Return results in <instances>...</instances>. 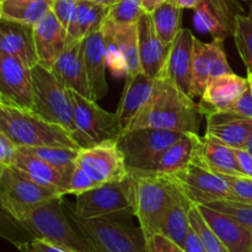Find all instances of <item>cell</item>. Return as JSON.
Listing matches in <instances>:
<instances>
[{
    "label": "cell",
    "mask_w": 252,
    "mask_h": 252,
    "mask_svg": "<svg viewBox=\"0 0 252 252\" xmlns=\"http://www.w3.org/2000/svg\"><path fill=\"white\" fill-rule=\"evenodd\" d=\"M202 116L198 103L167 79L157 78L154 91L127 130L159 128L179 133H199ZM126 130V132H127Z\"/></svg>",
    "instance_id": "6da1fadb"
},
{
    "label": "cell",
    "mask_w": 252,
    "mask_h": 252,
    "mask_svg": "<svg viewBox=\"0 0 252 252\" xmlns=\"http://www.w3.org/2000/svg\"><path fill=\"white\" fill-rule=\"evenodd\" d=\"M62 198L47 202L14 221L32 239H42L70 252H95L70 220Z\"/></svg>",
    "instance_id": "7a4b0ae2"
},
{
    "label": "cell",
    "mask_w": 252,
    "mask_h": 252,
    "mask_svg": "<svg viewBox=\"0 0 252 252\" xmlns=\"http://www.w3.org/2000/svg\"><path fill=\"white\" fill-rule=\"evenodd\" d=\"M0 132L5 133L17 147L78 148L70 133L62 126L46 121L32 111L20 110L0 103Z\"/></svg>",
    "instance_id": "3957f363"
},
{
    "label": "cell",
    "mask_w": 252,
    "mask_h": 252,
    "mask_svg": "<svg viewBox=\"0 0 252 252\" xmlns=\"http://www.w3.org/2000/svg\"><path fill=\"white\" fill-rule=\"evenodd\" d=\"M129 176L134 216L148 240L154 234L160 233L162 218L180 194V189L165 176L152 172L129 171Z\"/></svg>",
    "instance_id": "277c9868"
},
{
    "label": "cell",
    "mask_w": 252,
    "mask_h": 252,
    "mask_svg": "<svg viewBox=\"0 0 252 252\" xmlns=\"http://www.w3.org/2000/svg\"><path fill=\"white\" fill-rule=\"evenodd\" d=\"M66 213L90 243L95 252H147V239L142 228L108 218L84 219L65 206Z\"/></svg>",
    "instance_id": "5b68a950"
},
{
    "label": "cell",
    "mask_w": 252,
    "mask_h": 252,
    "mask_svg": "<svg viewBox=\"0 0 252 252\" xmlns=\"http://www.w3.org/2000/svg\"><path fill=\"white\" fill-rule=\"evenodd\" d=\"M33 80L34 105L32 112L46 121L65 128L75 139L74 107L70 90L57 78L51 69L37 64L31 69Z\"/></svg>",
    "instance_id": "8992f818"
},
{
    "label": "cell",
    "mask_w": 252,
    "mask_h": 252,
    "mask_svg": "<svg viewBox=\"0 0 252 252\" xmlns=\"http://www.w3.org/2000/svg\"><path fill=\"white\" fill-rule=\"evenodd\" d=\"M65 196L42 186L11 166H0V203L12 220H20L37 207Z\"/></svg>",
    "instance_id": "52a82bcc"
},
{
    "label": "cell",
    "mask_w": 252,
    "mask_h": 252,
    "mask_svg": "<svg viewBox=\"0 0 252 252\" xmlns=\"http://www.w3.org/2000/svg\"><path fill=\"white\" fill-rule=\"evenodd\" d=\"M185 133L159 128H137L123 132L117 144L125 155L128 171L148 172L158 158Z\"/></svg>",
    "instance_id": "ba28073f"
},
{
    "label": "cell",
    "mask_w": 252,
    "mask_h": 252,
    "mask_svg": "<svg viewBox=\"0 0 252 252\" xmlns=\"http://www.w3.org/2000/svg\"><path fill=\"white\" fill-rule=\"evenodd\" d=\"M74 107L75 142L80 148H89L107 140H117L122 134V128L116 113L101 108L96 101L84 97L70 90Z\"/></svg>",
    "instance_id": "9c48e42d"
},
{
    "label": "cell",
    "mask_w": 252,
    "mask_h": 252,
    "mask_svg": "<svg viewBox=\"0 0 252 252\" xmlns=\"http://www.w3.org/2000/svg\"><path fill=\"white\" fill-rule=\"evenodd\" d=\"M192 204H211L219 201L235 202L229 184L198 160L174 174L165 175Z\"/></svg>",
    "instance_id": "30bf717a"
},
{
    "label": "cell",
    "mask_w": 252,
    "mask_h": 252,
    "mask_svg": "<svg viewBox=\"0 0 252 252\" xmlns=\"http://www.w3.org/2000/svg\"><path fill=\"white\" fill-rule=\"evenodd\" d=\"M74 212L84 219L108 218L121 214H134L132 179L106 184L76 196Z\"/></svg>",
    "instance_id": "8fae6325"
},
{
    "label": "cell",
    "mask_w": 252,
    "mask_h": 252,
    "mask_svg": "<svg viewBox=\"0 0 252 252\" xmlns=\"http://www.w3.org/2000/svg\"><path fill=\"white\" fill-rule=\"evenodd\" d=\"M76 165L100 186L122 182L129 176L125 155L118 147L117 140H107L80 149Z\"/></svg>",
    "instance_id": "7c38bea8"
},
{
    "label": "cell",
    "mask_w": 252,
    "mask_h": 252,
    "mask_svg": "<svg viewBox=\"0 0 252 252\" xmlns=\"http://www.w3.org/2000/svg\"><path fill=\"white\" fill-rule=\"evenodd\" d=\"M0 103L25 111L34 105L31 69L5 53H0Z\"/></svg>",
    "instance_id": "4fadbf2b"
},
{
    "label": "cell",
    "mask_w": 252,
    "mask_h": 252,
    "mask_svg": "<svg viewBox=\"0 0 252 252\" xmlns=\"http://www.w3.org/2000/svg\"><path fill=\"white\" fill-rule=\"evenodd\" d=\"M224 38H213L211 43L196 37L192 64V98L201 97L207 84L216 76L234 73L224 52Z\"/></svg>",
    "instance_id": "5bb4252c"
},
{
    "label": "cell",
    "mask_w": 252,
    "mask_h": 252,
    "mask_svg": "<svg viewBox=\"0 0 252 252\" xmlns=\"http://www.w3.org/2000/svg\"><path fill=\"white\" fill-rule=\"evenodd\" d=\"M194 38L189 29H182L170 46L166 64L160 76L167 79L177 89L191 96L192 64H193Z\"/></svg>",
    "instance_id": "9a60e30c"
},
{
    "label": "cell",
    "mask_w": 252,
    "mask_h": 252,
    "mask_svg": "<svg viewBox=\"0 0 252 252\" xmlns=\"http://www.w3.org/2000/svg\"><path fill=\"white\" fill-rule=\"evenodd\" d=\"M196 19L213 38H224L234 33L236 17L244 15L243 0H201L194 9Z\"/></svg>",
    "instance_id": "2e32d148"
},
{
    "label": "cell",
    "mask_w": 252,
    "mask_h": 252,
    "mask_svg": "<svg viewBox=\"0 0 252 252\" xmlns=\"http://www.w3.org/2000/svg\"><path fill=\"white\" fill-rule=\"evenodd\" d=\"M250 85L248 76L235 73L223 74L211 79L199 100V110L203 116L221 111H229L235 101Z\"/></svg>",
    "instance_id": "e0dca14e"
},
{
    "label": "cell",
    "mask_w": 252,
    "mask_h": 252,
    "mask_svg": "<svg viewBox=\"0 0 252 252\" xmlns=\"http://www.w3.org/2000/svg\"><path fill=\"white\" fill-rule=\"evenodd\" d=\"M197 206V204H196ZM199 212L219 240L230 252H252V231L230 214L199 204Z\"/></svg>",
    "instance_id": "ac0fdd59"
},
{
    "label": "cell",
    "mask_w": 252,
    "mask_h": 252,
    "mask_svg": "<svg viewBox=\"0 0 252 252\" xmlns=\"http://www.w3.org/2000/svg\"><path fill=\"white\" fill-rule=\"evenodd\" d=\"M137 26L139 58L143 73L149 78H159L166 64L170 46H166L158 34L150 12H144L140 16Z\"/></svg>",
    "instance_id": "d6986e66"
},
{
    "label": "cell",
    "mask_w": 252,
    "mask_h": 252,
    "mask_svg": "<svg viewBox=\"0 0 252 252\" xmlns=\"http://www.w3.org/2000/svg\"><path fill=\"white\" fill-rule=\"evenodd\" d=\"M84 62L90 86L91 98L98 102L108 93V84L106 80L107 66V47L102 30L94 32L83 39Z\"/></svg>",
    "instance_id": "ffe728a7"
},
{
    "label": "cell",
    "mask_w": 252,
    "mask_h": 252,
    "mask_svg": "<svg viewBox=\"0 0 252 252\" xmlns=\"http://www.w3.org/2000/svg\"><path fill=\"white\" fill-rule=\"evenodd\" d=\"M65 27L59 22L56 15L48 11L33 26V39L39 64L51 69L57 59L66 48Z\"/></svg>",
    "instance_id": "44dd1931"
},
{
    "label": "cell",
    "mask_w": 252,
    "mask_h": 252,
    "mask_svg": "<svg viewBox=\"0 0 252 252\" xmlns=\"http://www.w3.org/2000/svg\"><path fill=\"white\" fill-rule=\"evenodd\" d=\"M155 83L157 79L149 78L144 73L128 74L116 112L122 132L129 128L140 110L147 105L153 95Z\"/></svg>",
    "instance_id": "7402d4cb"
},
{
    "label": "cell",
    "mask_w": 252,
    "mask_h": 252,
    "mask_svg": "<svg viewBox=\"0 0 252 252\" xmlns=\"http://www.w3.org/2000/svg\"><path fill=\"white\" fill-rule=\"evenodd\" d=\"M0 53L14 57L29 69L39 64L33 26L0 20Z\"/></svg>",
    "instance_id": "603a6c76"
},
{
    "label": "cell",
    "mask_w": 252,
    "mask_h": 252,
    "mask_svg": "<svg viewBox=\"0 0 252 252\" xmlns=\"http://www.w3.org/2000/svg\"><path fill=\"white\" fill-rule=\"evenodd\" d=\"M51 70L69 90L75 91L84 97L93 100L84 62L83 41L71 47H66Z\"/></svg>",
    "instance_id": "cb8c5ba5"
},
{
    "label": "cell",
    "mask_w": 252,
    "mask_h": 252,
    "mask_svg": "<svg viewBox=\"0 0 252 252\" xmlns=\"http://www.w3.org/2000/svg\"><path fill=\"white\" fill-rule=\"evenodd\" d=\"M206 118V135L216 138L235 149L246 147L252 132V120L226 111L209 113Z\"/></svg>",
    "instance_id": "d4e9b609"
},
{
    "label": "cell",
    "mask_w": 252,
    "mask_h": 252,
    "mask_svg": "<svg viewBox=\"0 0 252 252\" xmlns=\"http://www.w3.org/2000/svg\"><path fill=\"white\" fill-rule=\"evenodd\" d=\"M11 167H14L20 174L29 177L36 184L68 194V181L65 177L49 162L37 157L33 153L29 152L25 148L19 147L16 158H15Z\"/></svg>",
    "instance_id": "484cf974"
},
{
    "label": "cell",
    "mask_w": 252,
    "mask_h": 252,
    "mask_svg": "<svg viewBox=\"0 0 252 252\" xmlns=\"http://www.w3.org/2000/svg\"><path fill=\"white\" fill-rule=\"evenodd\" d=\"M201 144L199 134L185 133L158 158L153 169L148 172L165 176L189 166L198 157Z\"/></svg>",
    "instance_id": "4316f807"
},
{
    "label": "cell",
    "mask_w": 252,
    "mask_h": 252,
    "mask_svg": "<svg viewBox=\"0 0 252 252\" xmlns=\"http://www.w3.org/2000/svg\"><path fill=\"white\" fill-rule=\"evenodd\" d=\"M110 7L91 0H79L66 34V47H71L102 29Z\"/></svg>",
    "instance_id": "83f0119b"
},
{
    "label": "cell",
    "mask_w": 252,
    "mask_h": 252,
    "mask_svg": "<svg viewBox=\"0 0 252 252\" xmlns=\"http://www.w3.org/2000/svg\"><path fill=\"white\" fill-rule=\"evenodd\" d=\"M138 24V22H137ZM137 24L128 26L103 25L102 32L106 41L115 44L123 61L126 74L143 73L139 58V39Z\"/></svg>",
    "instance_id": "f1b7e54d"
},
{
    "label": "cell",
    "mask_w": 252,
    "mask_h": 252,
    "mask_svg": "<svg viewBox=\"0 0 252 252\" xmlns=\"http://www.w3.org/2000/svg\"><path fill=\"white\" fill-rule=\"evenodd\" d=\"M197 160L211 171L225 176H245L239 167L234 148L209 135L202 139Z\"/></svg>",
    "instance_id": "f546056e"
},
{
    "label": "cell",
    "mask_w": 252,
    "mask_h": 252,
    "mask_svg": "<svg viewBox=\"0 0 252 252\" xmlns=\"http://www.w3.org/2000/svg\"><path fill=\"white\" fill-rule=\"evenodd\" d=\"M193 204L182 194H180L175 199L174 203L170 206L167 212L162 218L160 233L176 243L181 248H184L189 231L191 229V219H189V211Z\"/></svg>",
    "instance_id": "4dcf8cb0"
},
{
    "label": "cell",
    "mask_w": 252,
    "mask_h": 252,
    "mask_svg": "<svg viewBox=\"0 0 252 252\" xmlns=\"http://www.w3.org/2000/svg\"><path fill=\"white\" fill-rule=\"evenodd\" d=\"M52 0H2L0 1V20L34 26L51 11Z\"/></svg>",
    "instance_id": "1f68e13d"
},
{
    "label": "cell",
    "mask_w": 252,
    "mask_h": 252,
    "mask_svg": "<svg viewBox=\"0 0 252 252\" xmlns=\"http://www.w3.org/2000/svg\"><path fill=\"white\" fill-rule=\"evenodd\" d=\"M152 19L161 41L166 46H171L182 30V9L175 6L171 2L165 1L152 12Z\"/></svg>",
    "instance_id": "d6a6232c"
},
{
    "label": "cell",
    "mask_w": 252,
    "mask_h": 252,
    "mask_svg": "<svg viewBox=\"0 0 252 252\" xmlns=\"http://www.w3.org/2000/svg\"><path fill=\"white\" fill-rule=\"evenodd\" d=\"M25 148V147H21ZM29 152L33 153L37 157L42 158L47 162L56 167L66 179L69 185L71 174L76 166V158L80 149L66 147H41V148H25Z\"/></svg>",
    "instance_id": "836d02e7"
},
{
    "label": "cell",
    "mask_w": 252,
    "mask_h": 252,
    "mask_svg": "<svg viewBox=\"0 0 252 252\" xmlns=\"http://www.w3.org/2000/svg\"><path fill=\"white\" fill-rule=\"evenodd\" d=\"M233 36L248 73H252V19L250 16L240 15L236 17Z\"/></svg>",
    "instance_id": "e575fe53"
},
{
    "label": "cell",
    "mask_w": 252,
    "mask_h": 252,
    "mask_svg": "<svg viewBox=\"0 0 252 252\" xmlns=\"http://www.w3.org/2000/svg\"><path fill=\"white\" fill-rule=\"evenodd\" d=\"M189 219H191L192 228L196 230V233L198 234L199 238L203 241L207 252H230L229 249L219 240L218 236L212 231V229L209 228L207 221L204 220L203 216H202L196 204L191 207Z\"/></svg>",
    "instance_id": "d590c367"
},
{
    "label": "cell",
    "mask_w": 252,
    "mask_h": 252,
    "mask_svg": "<svg viewBox=\"0 0 252 252\" xmlns=\"http://www.w3.org/2000/svg\"><path fill=\"white\" fill-rule=\"evenodd\" d=\"M206 206L212 207L214 209L223 212V213L230 214L231 217L240 220L244 225L248 226L252 231V207L246 206V204L238 203V202L231 201H219L214 203L206 204Z\"/></svg>",
    "instance_id": "8d00e7d4"
},
{
    "label": "cell",
    "mask_w": 252,
    "mask_h": 252,
    "mask_svg": "<svg viewBox=\"0 0 252 252\" xmlns=\"http://www.w3.org/2000/svg\"><path fill=\"white\" fill-rule=\"evenodd\" d=\"M226 182L229 184V187L231 189V192L234 194L235 202L238 203L246 204V206L252 207V179L248 176H225L221 175Z\"/></svg>",
    "instance_id": "74e56055"
},
{
    "label": "cell",
    "mask_w": 252,
    "mask_h": 252,
    "mask_svg": "<svg viewBox=\"0 0 252 252\" xmlns=\"http://www.w3.org/2000/svg\"><path fill=\"white\" fill-rule=\"evenodd\" d=\"M97 186H100V185L96 184L93 179H90V177L86 175V172L84 171L83 169H80V167L76 165L73 174H71L70 180H69L68 194L78 196V194L84 193V192L95 189V187Z\"/></svg>",
    "instance_id": "f35d334b"
},
{
    "label": "cell",
    "mask_w": 252,
    "mask_h": 252,
    "mask_svg": "<svg viewBox=\"0 0 252 252\" xmlns=\"http://www.w3.org/2000/svg\"><path fill=\"white\" fill-rule=\"evenodd\" d=\"M79 0H52L51 11L62 25L68 30Z\"/></svg>",
    "instance_id": "ab89813d"
},
{
    "label": "cell",
    "mask_w": 252,
    "mask_h": 252,
    "mask_svg": "<svg viewBox=\"0 0 252 252\" xmlns=\"http://www.w3.org/2000/svg\"><path fill=\"white\" fill-rule=\"evenodd\" d=\"M147 252H186L184 248L170 240L164 234L157 233L147 240Z\"/></svg>",
    "instance_id": "60d3db41"
},
{
    "label": "cell",
    "mask_w": 252,
    "mask_h": 252,
    "mask_svg": "<svg viewBox=\"0 0 252 252\" xmlns=\"http://www.w3.org/2000/svg\"><path fill=\"white\" fill-rule=\"evenodd\" d=\"M16 246L20 252H70L42 239H31L30 241L16 244Z\"/></svg>",
    "instance_id": "b9f144b4"
},
{
    "label": "cell",
    "mask_w": 252,
    "mask_h": 252,
    "mask_svg": "<svg viewBox=\"0 0 252 252\" xmlns=\"http://www.w3.org/2000/svg\"><path fill=\"white\" fill-rule=\"evenodd\" d=\"M17 150L19 147L5 133L0 132V166H11Z\"/></svg>",
    "instance_id": "7bdbcfd3"
},
{
    "label": "cell",
    "mask_w": 252,
    "mask_h": 252,
    "mask_svg": "<svg viewBox=\"0 0 252 252\" xmlns=\"http://www.w3.org/2000/svg\"><path fill=\"white\" fill-rule=\"evenodd\" d=\"M226 112L235 113V115L241 116V117L252 120V89L250 85L244 91L243 95L235 101V103L231 106L230 110L226 111Z\"/></svg>",
    "instance_id": "ee69618b"
},
{
    "label": "cell",
    "mask_w": 252,
    "mask_h": 252,
    "mask_svg": "<svg viewBox=\"0 0 252 252\" xmlns=\"http://www.w3.org/2000/svg\"><path fill=\"white\" fill-rule=\"evenodd\" d=\"M234 153H235V158L238 160L241 172L245 176L252 179V155L250 154V152L245 148H238V149L234 148Z\"/></svg>",
    "instance_id": "f6af8a7d"
},
{
    "label": "cell",
    "mask_w": 252,
    "mask_h": 252,
    "mask_svg": "<svg viewBox=\"0 0 252 252\" xmlns=\"http://www.w3.org/2000/svg\"><path fill=\"white\" fill-rule=\"evenodd\" d=\"M184 249L186 252H207L203 241L199 238L198 234L196 233V230L192 228V225L186 238V241H185Z\"/></svg>",
    "instance_id": "bcb514c9"
},
{
    "label": "cell",
    "mask_w": 252,
    "mask_h": 252,
    "mask_svg": "<svg viewBox=\"0 0 252 252\" xmlns=\"http://www.w3.org/2000/svg\"><path fill=\"white\" fill-rule=\"evenodd\" d=\"M166 1L171 2L175 6L180 7V9H192L194 10L199 5L201 0H166Z\"/></svg>",
    "instance_id": "7dc6e473"
},
{
    "label": "cell",
    "mask_w": 252,
    "mask_h": 252,
    "mask_svg": "<svg viewBox=\"0 0 252 252\" xmlns=\"http://www.w3.org/2000/svg\"><path fill=\"white\" fill-rule=\"evenodd\" d=\"M166 0H143V9L145 12H150L152 14L158 6L165 2Z\"/></svg>",
    "instance_id": "c3c4849f"
},
{
    "label": "cell",
    "mask_w": 252,
    "mask_h": 252,
    "mask_svg": "<svg viewBox=\"0 0 252 252\" xmlns=\"http://www.w3.org/2000/svg\"><path fill=\"white\" fill-rule=\"evenodd\" d=\"M91 1H94V2H97V4L105 5V6H108V7H111V6H112V5H115L116 2L118 1V0H91Z\"/></svg>",
    "instance_id": "681fc988"
},
{
    "label": "cell",
    "mask_w": 252,
    "mask_h": 252,
    "mask_svg": "<svg viewBox=\"0 0 252 252\" xmlns=\"http://www.w3.org/2000/svg\"><path fill=\"white\" fill-rule=\"evenodd\" d=\"M245 149H248L249 152H250V154L252 155V132H251L250 137H249V140H248V143H246V147H245Z\"/></svg>",
    "instance_id": "f907efd6"
},
{
    "label": "cell",
    "mask_w": 252,
    "mask_h": 252,
    "mask_svg": "<svg viewBox=\"0 0 252 252\" xmlns=\"http://www.w3.org/2000/svg\"><path fill=\"white\" fill-rule=\"evenodd\" d=\"M248 79H249V83H250V86L252 89V73H248Z\"/></svg>",
    "instance_id": "816d5d0a"
},
{
    "label": "cell",
    "mask_w": 252,
    "mask_h": 252,
    "mask_svg": "<svg viewBox=\"0 0 252 252\" xmlns=\"http://www.w3.org/2000/svg\"><path fill=\"white\" fill-rule=\"evenodd\" d=\"M248 16H250L251 19H252V4H251V6H250V11H249V15Z\"/></svg>",
    "instance_id": "f5cc1de1"
},
{
    "label": "cell",
    "mask_w": 252,
    "mask_h": 252,
    "mask_svg": "<svg viewBox=\"0 0 252 252\" xmlns=\"http://www.w3.org/2000/svg\"><path fill=\"white\" fill-rule=\"evenodd\" d=\"M0 1H2V0H0Z\"/></svg>",
    "instance_id": "db71d44e"
}]
</instances>
